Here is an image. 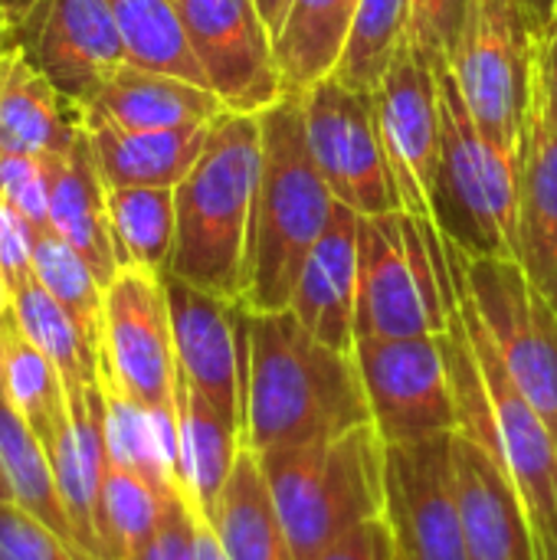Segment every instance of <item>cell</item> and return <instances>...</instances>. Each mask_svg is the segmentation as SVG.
<instances>
[{
  "label": "cell",
  "instance_id": "obj_29",
  "mask_svg": "<svg viewBox=\"0 0 557 560\" xmlns=\"http://www.w3.org/2000/svg\"><path fill=\"white\" fill-rule=\"evenodd\" d=\"M358 0H292L276 39V59L289 92H305L335 72Z\"/></svg>",
  "mask_w": 557,
  "mask_h": 560
},
{
  "label": "cell",
  "instance_id": "obj_51",
  "mask_svg": "<svg viewBox=\"0 0 557 560\" xmlns=\"http://www.w3.org/2000/svg\"><path fill=\"white\" fill-rule=\"evenodd\" d=\"M0 499L13 502V495H10V486H7V476H3V469H0Z\"/></svg>",
  "mask_w": 557,
  "mask_h": 560
},
{
  "label": "cell",
  "instance_id": "obj_17",
  "mask_svg": "<svg viewBox=\"0 0 557 560\" xmlns=\"http://www.w3.org/2000/svg\"><path fill=\"white\" fill-rule=\"evenodd\" d=\"M164 289L181 381L243 433V305L210 295L171 272H164Z\"/></svg>",
  "mask_w": 557,
  "mask_h": 560
},
{
  "label": "cell",
  "instance_id": "obj_12",
  "mask_svg": "<svg viewBox=\"0 0 557 560\" xmlns=\"http://www.w3.org/2000/svg\"><path fill=\"white\" fill-rule=\"evenodd\" d=\"M355 364L381 440L420 443L460 430L443 338H355Z\"/></svg>",
  "mask_w": 557,
  "mask_h": 560
},
{
  "label": "cell",
  "instance_id": "obj_14",
  "mask_svg": "<svg viewBox=\"0 0 557 560\" xmlns=\"http://www.w3.org/2000/svg\"><path fill=\"white\" fill-rule=\"evenodd\" d=\"M371 95L401 210L437 223L433 194L443 151V112L433 66L404 39Z\"/></svg>",
  "mask_w": 557,
  "mask_h": 560
},
{
  "label": "cell",
  "instance_id": "obj_49",
  "mask_svg": "<svg viewBox=\"0 0 557 560\" xmlns=\"http://www.w3.org/2000/svg\"><path fill=\"white\" fill-rule=\"evenodd\" d=\"M10 46H13V26H10V20L0 10V52H7Z\"/></svg>",
  "mask_w": 557,
  "mask_h": 560
},
{
  "label": "cell",
  "instance_id": "obj_31",
  "mask_svg": "<svg viewBox=\"0 0 557 560\" xmlns=\"http://www.w3.org/2000/svg\"><path fill=\"white\" fill-rule=\"evenodd\" d=\"M108 220L118 269L164 276L174 249V187H108Z\"/></svg>",
  "mask_w": 557,
  "mask_h": 560
},
{
  "label": "cell",
  "instance_id": "obj_53",
  "mask_svg": "<svg viewBox=\"0 0 557 560\" xmlns=\"http://www.w3.org/2000/svg\"><path fill=\"white\" fill-rule=\"evenodd\" d=\"M397 560H404V558H401V555H397Z\"/></svg>",
  "mask_w": 557,
  "mask_h": 560
},
{
  "label": "cell",
  "instance_id": "obj_40",
  "mask_svg": "<svg viewBox=\"0 0 557 560\" xmlns=\"http://www.w3.org/2000/svg\"><path fill=\"white\" fill-rule=\"evenodd\" d=\"M463 13H466V0H410L407 43L433 69L450 62L463 26Z\"/></svg>",
  "mask_w": 557,
  "mask_h": 560
},
{
  "label": "cell",
  "instance_id": "obj_37",
  "mask_svg": "<svg viewBox=\"0 0 557 560\" xmlns=\"http://www.w3.org/2000/svg\"><path fill=\"white\" fill-rule=\"evenodd\" d=\"M167 495L171 492H158L148 479L108 459L102 505H98L102 558L125 560L128 555H135L154 535Z\"/></svg>",
  "mask_w": 557,
  "mask_h": 560
},
{
  "label": "cell",
  "instance_id": "obj_45",
  "mask_svg": "<svg viewBox=\"0 0 557 560\" xmlns=\"http://www.w3.org/2000/svg\"><path fill=\"white\" fill-rule=\"evenodd\" d=\"M519 7H522V13H525V20H529L532 36L548 33V26H552V20H555L557 0H519Z\"/></svg>",
  "mask_w": 557,
  "mask_h": 560
},
{
  "label": "cell",
  "instance_id": "obj_25",
  "mask_svg": "<svg viewBox=\"0 0 557 560\" xmlns=\"http://www.w3.org/2000/svg\"><path fill=\"white\" fill-rule=\"evenodd\" d=\"M82 128L108 187H177L197 164L213 121L174 131H125L82 115Z\"/></svg>",
  "mask_w": 557,
  "mask_h": 560
},
{
  "label": "cell",
  "instance_id": "obj_42",
  "mask_svg": "<svg viewBox=\"0 0 557 560\" xmlns=\"http://www.w3.org/2000/svg\"><path fill=\"white\" fill-rule=\"evenodd\" d=\"M0 276L10 292L33 279V230L26 220L0 197Z\"/></svg>",
  "mask_w": 557,
  "mask_h": 560
},
{
  "label": "cell",
  "instance_id": "obj_47",
  "mask_svg": "<svg viewBox=\"0 0 557 560\" xmlns=\"http://www.w3.org/2000/svg\"><path fill=\"white\" fill-rule=\"evenodd\" d=\"M197 560H227L217 538H213V532H210V525L204 522V515H200V528H197Z\"/></svg>",
  "mask_w": 557,
  "mask_h": 560
},
{
  "label": "cell",
  "instance_id": "obj_5",
  "mask_svg": "<svg viewBox=\"0 0 557 560\" xmlns=\"http://www.w3.org/2000/svg\"><path fill=\"white\" fill-rule=\"evenodd\" d=\"M256 456L295 560H315L387 512V443L374 423Z\"/></svg>",
  "mask_w": 557,
  "mask_h": 560
},
{
  "label": "cell",
  "instance_id": "obj_8",
  "mask_svg": "<svg viewBox=\"0 0 557 560\" xmlns=\"http://www.w3.org/2000/svg\"><path fill=\"white\" fill-rule=\"evenodd\" d=\"M450 69L486 141L519 158L532 92V30L519 0H466Z\"/></svg>",
  "mask_w": 557,
  "mask_h": 560
},
{
  "label": "cell",
  "instance_id": "obj_27",
  "mask_svg": "<svg viewBox=\"0 0 557 560\" xmlns=\"http://www.w3.org/2000/svg\"><path fill=\"white\" fill-rule=\"evenodd\" d=\"M243 433L184 381L177 387V482L197 515H210L240 453Z\"/></svg>",
  "mask_w": 557,
  "mask_h": 560
},
{
  "label": "cell",
  "instance_id": "obj_1",
  "mask_svg": "<svg viewBox=\"0 0 557 560\" xmlns=\"http://www.w3.org/2000/svg\"><path fill=\"white\" fill-rule=\"evenodd\" d=\"M446 253V368L456 394L460 433L483 443L512 479L538 560H557V440L509 377L476 302L463 282L453 246Z\"/></svg>",
  "mask_w": 557,
  "mask_h": 560
},
{
  "label": "cell",
  "instance_id": "obj_15",
  "mask_svg": "<svg viewBox=\"0 0 557 560\" xmlns=\"http://www.w3.org/2000/svg\"><path fill=\"white\" fill-rule=\"evenodd\" d=\"M13 46L79 108L128 62L105 0H36L13 23Z\"/></svg>",
  "mask_w": 557,
  "mask_h": 560
},
{
  "label": "cell",
  "instance_id": "obj_11",
  "mask_svg": "<svg viewBox=\"0 0 557 560\" xmlns=\"http://www.w3.org/2000/svg\"><path fill=\"white\" fill-rule=\"evenodd\" d=\"M305 138L332 197L358 217L404 213L384 158L374 95L325 75L302 92Z\"/></svg>",
  "mask_w": 557,
  "mask_h": 560
},
{
  "label": "cell",
  "instance_id": "obj_23",
  "mask_svg": "<svg viewBox=\"0 0 557 560\" xmlns=\"http://www.w3.org/2000/svg\"><path fill=\"white\" fill-rule=\"evenodd\" d=\"M82 135V108L69 102L20 46L0 52V154H69Z\"/></svg>",
  "mask_w": 557,
  "mask_h": 560
},
{
  "label": "cell",
  "instance_id": "obj_36",
  "mask_svg": "<svg viewBox=\"0 0 557 560\" xmlns=\"http://www.w3.org/2000/svg\"><path fill=\"white\" fill-rule=\"evenodd\" d=\"M410 0H358L345 49L332 75L345 85L374 92L407 39Z\"/></svg>",
  "mask_w": 557,
  "mask_h": 560
},
{
  "label": "cell",
  "instance_id": "obj_32",
  "mask_svg": "<svg viewBox=\"0 0 557 560\" xmlns=\"http://www.w3.org/2000/svg\"><path fill=\"white\" fill-rule=\"evenodd\" d=\"M0 387L39 440H46L69 413L59 371L26 338L13 308L0 318Z\"/></svg>",
  "mask_w": 557,
  "mask_h": 560
},
{
  "label": "cell",
  "instance_id": "obj_41",
  "mask_svg": "<svg viewBox=\"0 0 557 560\" xmlns=\"http://www.w3.org/2000/svg\"><path fill=\"white\" fill-rule=\"evenodd\" d=\"M197 528L200 515L177 489L167 495L154 535L125 560H197Z\"/></svg>",
  "mask_w": 557,
  "mask_h": 560
},
{
  "label": "cell",
  "instance_id": "obj_48",
  "mask_svg": "<svg viewBox=\"0 0 557 560\" xmlns=\"http://www.w3.org/2000/svg\"><path fill=\"white\" fill-rule=\"evenodd\" d=\"M33 3H36V0H0V10H3V16H7V20H10V26H13V23H16V20L33 7Z\"/></svg>",
  "mask_w": 557,
  "mask_h": 560
},
{
  "label": "cell",
  "instance_id": "obj_43",
  "mask_svg": "<svg viewBox=\"0 0 557 560\" xmlns=\"http://www.w3.org/2000/svg\"><path fill=\"white\" fill-rule=\"evenodd\" d=\"M397 538L391 532L387 515L351 528L332 548H325L315 560H397Z\"/></svg>",
  "mask_w": 557,
  "mask_h": 560
},
{
  "label": "cell",
  "instance_id": "obj_52",
  "mask_svg": "<svg viewBox=\"0 0 557 560\" xmlns=\"http://www.w3.org/2000/svg\"><path fill=\"white\" fill-rule=\"evenodd\" d=\"M548 30H557V7H555V20H552V26Z\"/></svg>",
  "mask_w": 557,
  "mask_h": 560
},
{
  "label": "cell",
  "instance_id": "obj_33",
  "mask_svg": "<svg viewBox=\"0 0 557 560\" xmlns=\"http://www.w3.org/2000/svg\"><path fill=\"white\" fill-rule=\"evenodd\" d=\"M105 3L128 49V62L207 85L194 59L177 0H105Z\"/></svg>",
  "mask_w": 557,
  "mask_h": 560
},
{
  "label": "cell",
  "instance_id": "obj_7",
  "mask_svg": "<svg viewBox=\"0 0 557 560\" xmlns=\"http://www.w3.org/2000/svg\"><path fill=\"white\" fill-rule=\"evenodd\" d=\"M446 253L443 233L410 213L358 220L355 338H443Z\"/></svg>",
  "mask_w": 557,
  "mask_h": 560
},
{
  "label": "cell",
  "instance_id": "obj_28",
  "mask_svg": "<svg viewBox=\"0 0 557 560\" xmlns=\"http://www.w3.org/2000/svg\"><path fill=\"white\" fill-rule=\"evenodd\" d=\"M105 400V446L108 459L148 479L158 492L181 489L177 482V423L141 407L121 394L108 377H102Z\"/></svg>",
  "mask_w": 557,
  "mask_h": 560
},
{
  "label": "cell",
  "instance_id": "obj_35",
  "mask_svg": "<svg viewBox=\"0 0 557 560\" xmlns=\"http://www.w3.org/2000/svg\"><path fill=\"white\" fill-rule=\"evenodd\" d=\"M33 276L53 295V302L76 322L82 338L102 354L105 285L89 269V262L53 230H46L33 236Z\"/></svg>",
  "mask_w": 557,
  "mask_h": 560
},
{
  "label": "cell",
  "instance_id": "obj_20",
  "mask_svg": "<svg viewBox=\"0 0 557 560\" xmlns=\"http://www.w3.org/2000/svg\"><path fill=\"white\" fill-rule=\"evenodd\" d=\"M358 213L335 200L332 220L312 246L289 312L322 345L335 351L355 348V312H358Z\"/></svg>",
  "mask_w": 557,
  "mask_h": 560
},
{
  "label": "cell",
  "instance_id": "obj_30",
  "mask_svg": "<svg viewBox=\"0 0 557 560\" xmlns=\"http://www.w3.org/2000/svg\"><path fill=\"white\" fill-rule=\"evenodd\" d=\"M0 469L7 476L13 502L20 509H26L30 515H36L39 522H46L59 538L76 545L69 515H66L59 489H56L49 453H46L43 440L36 436V430L26 423V417L10 404L3 387H0Z\"/></svg>",
  "mask_w": 557,
  "mask_h": 560
},
{
  "label": "cell",
  "instance_id": "obj_16",
  "mask_svg": "<svg viewBox=\"0 0 557 560\" xmlns=\"http://www.w3.org/2000/svg\"><path fill=\"white\" fill-rule=\"evenodd\" d=\"M450 436L387 446V522L404 560H469Z\"/></svg>",
  "mask_w": 557,
  "mask_h": 560
},
{
  "label": "cell",
  "instance_id": "obj_3",
  "mask_svg": "<svg viewBox=\"0 0 557 560\" xmlns=\"http://www.w3.org/2000/svg\"><path fill=\"white\" fill-rule=\"evenodd\" d=\"M263 167L259 115L223 112L174 187L177 230L167 272L227 302L243 299L246 249Z\"/></svg>",
  "mask_w": 557,
  "mask_h": 560
},
{
  "label": "cell",
  "instance_id": "obj_2",
  "mask_svg": "<svg viewBox=\"0 0 557 560\" xmlns=\"http://www.w3.org/2000/svg\"><path fill=\"white\" fill-rule=\"evenodd\" d=\"M243 325V443L253 453L302 446L371 423L355 354L322 345L289 308L246 312Z\"/></svg>",
  "mask_w": 557,
  "mask_h": 560
},
{
  "label": "cell",
  "instance_id": "obj_44",
  "mask_svg": "<svg viewBox=\"0 0 557 560\" xmlns=\"http://www.w3.org/2000/svg\"><path fill=\"white\" fill-rule=\"evenodd\" d=\"M532 75L557 118V30L532 36Z\"/></svg>",
  "mask_w": 557,
  "mask_h": 560
},
{
  "label": "cell",
  "instance_id": "obj_19",
  "mask_svg": "<svg viewBox=\"0 0 557 560\" xmlns=\"http://www.w3.org/2000/svg\"><path fill=\"white\" fill-rule=\"evenodd\" d=\"M66 404H69L66 420L43 440V446L49 453V466H53L56 489L69 515L76 545L89 551L92 558L105 560L102 541H98V505H102V486L108 472L102 384L95 381L92 387L69 394Z\"/></svg>",
  "mask_w": 557,
  "mask_h": 560
},
{
  "label": "cell",
  "instance_id": "obj_22",
  "mask_svg": "<svg viewBox=\"0 0 557 560\" xmlns=\"http://www.w3.org/2000/svg\"><path fill=\"white\" fill-rule=\"evenodd\" d=\"M49 171V230L69 243L89 269L108 285L118 276L112 220H108V184L98 171L92 141L82 128L69 154H46Z\"/></svg>",
  "mask_w": 557,
  "mask_h": 560
},
{
  "label": "cell",
  "instance_id": "obj_26",
  "mask_svg": "<svg viewBox=\"0 0 557 560\" xmlns=\"http://www.w3.org/2000/svg\"><path fill=\"white\" fill-rule=\"evenodd\" d=\"M227 560H295L259 456L243 446L217 505L204 515Z\"/></svg>",
  "mask_w": 557,
  "mask_h": 560
},
{
  "label": "cell",
  "instance_id": "obj_10",
  "mask_svg": "<svg viewBox=\"0 0 557 560\" xmlns=\"http://www.w3.org/2000/svg\"><path fill=\"white\" fill-rule=\"evenodd\" d=\"M98 371L121 394L177 423L181 374L164 276L118 269L105 285Z\"/></svg>",
  "mask_w": 557,
  "mask_h": 560
},
{
  "label": "cell",
  "instance_id": "obj_6",
  "mask_svg": "<svg viewBox=\"0 0 557 560\" xmlns=\"http://www.w3.org/2000/svg\"><path fill=\"white\" fill-rule=\"evenodd\" d=\"M443 151L437 174V226L466 256H502L519 262V158L499 151L473 121L450 62L437 66Z\"/></svg>",
  "mask_w": 557,
  "mask_h": 560
},
{
  "label": "cell",
  "instance_id": "obj_24",
  "mask_svg": "<svg viewBox=\"0 0 557 560\" xmlns=\"http://www.w3.org/2000/svg\"><path fill=\"white\" fill-rule=\"evenodd\" d=\"M223 102L197 82L125 62L82 115L112 121L125 131H174L210 125L223 115Z\"/></svg>",
  "mask_w": 557,
  "mask_h": 560
},
{
  "label": "cell",
  "instance_id": "obj_18",
  "mask_svg": "<svg viewBox=\"0 0 557 560\" xmlns=\"http://www.w3.org/2000/svg\"><path fill=\"white\" fill-rule=\"evenodd\" d=\"M453 476L463 515L469 560H538L522 499L492 459V453L466 433H453Z\"/></svg>",
  "mask_w": 557,
  "mask_h": 560
},
{
  "label": "cell",
  "instance_id": "obj_13",
  "mask_svg": "<svg viewBox=\"0 0 557 560\" xmlns=\"http://www.w3.org/2000/svg\"><path fill=\"white\" fill-rule=\"evenodd\" d=\"M207 89L236 115H263L289 89L256 0H177Z\"/></svg>",
  "mask_w": 557,
  "mask_h": 560
},
{
  "label": "cell",
  "instance_id": "obj_21",
  "mask_svg": "<svg viewBox=\"0 0 557 560\" xmlns=\"http://www.w3.org/2000/svg\"><path fill=\"white\" fill-rule=\"evenodd\" d=\"M519 262L535 289L557 308V118L535 75L522 135Z\"/></svg>",
  "mask_w": 557,
  "mask_h": 560
},
{
  "label": "cell",
  "instance_id": "obj_50",
  "mask_svg": "<svg viewBox=\"0 0 557 560\" xmlns=\"http://www.w3.org/2000/svg\"><path fill=\"white\" fill-rule=\"evenodd\" d=\"M13 308V292H10V285H7V279L0 276V318L7 315Z\"/></svg>",
  "mask_w": 557,
  "mask_h": 560
},
{
  "label": "cell",
  "instance_id": "obj_46",
  "mask_svg": "<svg viewBox=\"0 0 557 560\" xmlns=\"http://www.w3.org/2000/svg\"><path fill=\"white\" fill-rule=\"evenodd\" d=\"M256 7H259V13H263V20H266V26H269L272 39H279V33H282V26H286V16H289L292 0H256Z\"/></svg>",
  "mask_w": 557,
  "mask_h": 560
},
{
  "label": "cell",
  "instance_id": "obj_34",
  "mask_svg": "<svg viewBox=\"0 0 557 560\" xmlns=\"http://www.w3.org/2000/svg\"><path fill=\"white\" fill-rule=\"evenodd\" d=\"M13 315H16L20 328L26 331V338L59 371L66 397L79 394L98 381L102 354L82 338L76 322L53 302V295L36 282V276L13 292Z\"/></svg>",
  "mask_w": 557,
  "mask_h": 560
},
{
  "label": "cell",
  "instance_id": "obj_39",
  "mask_svg": "<svg viewBox=\"0 0 557 560\" xmlns=\"http://www.w3.org/2000/svg\"><path fill=\"white\" fill-rule=\"evenodd\" d=\"M0 197L36 233L49 230V171L46 158L0 154Z\"/></svg>",
  "mask_w": 557,
  "mask_h": 560
},
{
  "label": "cell",
  "instance_id": "obj_9",
  "mask_svg": "<svg viewBox=\"0 0 557 560\" xmlns=\"http://www.w3.org/2000/svg\"><path fill=\"white\" fill-rule=\"evenodd\" d=\"M450 246L509 377L557 440V308L535 289L522 262L466 256L456 243Z\"/></svg>",
  "mask_w": 557,
  "mask_h": 560
},
{
  "label": "cell",
  "instance_id": "obj_4",
  "mask_svg": "<svg viewBox=\"0 0 557 560\" xmlns=\"http://www.w3.org/2000/svg\"><path fill=\"white\" fill-rule=\"evenodd\" d=\"M259 125L263 167L240 305L266 315L289 308L299 272L332 220L335 197L309 151L302 92H286L259 115Z\"/></svg>",
  "mask_w": 557,
  "mask_h": 560
},
{
  "label": "cell",
  "instance_id": "obj_38",
  "mask_svg": "<svg viewBox=\"0 0 557 560\" xmlns=\"http://www.w3.org/2000/svg\"><path fill=\"white\" fill-rule=\"evenodd\" d=\"M0 560H98L59 538L46 522L0 499Z\"/></svg>",
  "mask_w": 557,
  "mask_h": 560
}]
</instances>
